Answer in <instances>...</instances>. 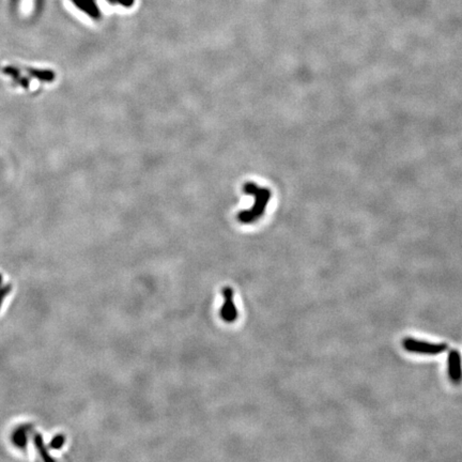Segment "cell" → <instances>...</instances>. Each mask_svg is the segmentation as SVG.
I'll use <instances>...</instances> for the list:
<instances>
[{"mask_svg": "<svg viewBox=\"0 0 462 462\" xmlns=\"http://www.w3.org/2000/svg\"><path fill=\"white\" fill-rule=\"evenodd\" d=\"M243 192L248 195H252L255 198V202L252 209L238 213V220L243 224H252L264 215L270 198H271V192L266 188H259L257 184L252 182L245 183Z\"/></svg>", "mask_w": 462, "mask_h": 462, "instance_id": "6da1fadb", "label": "cell"}, {"mask_svg": "<svg viewBox=\"0 0 462 462\" xmlns=\"http://www.w3.org/2000/svg\"><path fill=\"white\" fill-rule=\"evenodd\" d=\"M402 344L408 352L424 354V356H438L448 350V346L445 344H431L414 340V338H406Z\"/></svg>", "mask_w": 462, "mask_h": 462, "instance_id": "7a4b0ae2", "label": "cell"}, {"mask_svg": "<svg viewBox=\"0 0 462 462\" xmlns=\"http://www.w3.org/2000/svg\"><path fill=\"white\" fill-rule=\"evenodd\" d=\"M222 296L225 298V303L220 308V318L225 322H234L238 318V310L234 302V290L226 287L222 290Z\"/></svg>", "mask_w": 462, "mask_h": 462, "instance_id": "3957f363", "label": "cell"}, {"mask_svg": "<svg viewBox=\"0 0 462 462\" xmlns=\"http://www.w3.org/2000/svg\"><path fill=\"white\" fill-rule=\"evenodd\" d=\"M448 376L452 383L459 384L462 381V358L457 350L450 351Z\"/></svg>", "mask_w": 462, "mask_h": 462, "instance_id": "277c9868", "label": "cell"}, {"mask_svg": "<svg viewBox=\"0 0 462 462\" xmlns=\"http://www.w3.org/2000/svg\"><path fill=\"white\" fill-rule=\"evenodd\" d=\"M76 8L86 14H88L91 18L100 20L101 18V12L98 10L94 0H71Z\"/></svg>", "mask_w": 462, "mask_h": 462, "instance_id": "5b68a950", "label": "cell"}, {"mask_svg": "<svg viewBox=\"0 0 462 462\" xmlns=\"http://www.w3.org/2000/svg\"><path fill=\"white\" fill-rule=\"evenodd\" d=\"M30 430V426L22 425L14 430L12 434V441L16 448L24 450L27 448L28 442V431Z\"/></svg>", "mask_w": 462, "mask_h": 462, "instance_id": "8992f818", "label": "cell"}, {"mask_svg": "<svg viewBox=\"0 0 462 462\" xmlns=\"http://www.w3.org/2000/svg\"><path fill=\"white\" fill-rule=\"evenodd\" d=\"M34 445H36V448L38 454H40L41 458H42L44 461H48V462L55 461V459L52 458V457L50 456L48 450V448H46V445H45V443H44L43 436H42L40 434H36L34 436Z\"/></svg>", "mask_w": 462, "mask_h": 462, "instance_id": "52a82bcc", "label": "cell"}, {"mask_svg": "<svg viewBox=\"0 0 462 462\" xmlns=\"http://www.w3.org/2000/svg\"><path fill=\"white\" fill-rule=\"evenodd\" d=\"M64 443H66V436L62 434H59L55 436L52 438V441L50 442L48 446H50V448H52V450H58L60 448H62V446L64 445Z\"/></svg>", "mask_w": 462, "mask_h": 462, "instance_id": "ba28073f", "label": "cell"}, {"mask_svg": "<svg viewBox=\"0 0 462 462\" xmlns=\"http://www.w3.org/2000/svg\"><path fill=\"white\" fill-rule=\"evenodd\" d=\"M12 290V284H6V286L2 287V288H0V307H2V303H4V298L8 296V294H10V292Z\"/></svg>", "mask_w": 462, "mask_h": 462, "instance_id": "9c48e42d", "label": "cell"}, {"mask_svg": "<svg viewBox=\"0 0 462 462\" xmlns=\"http://www.w3.org/2000/svg\"><path fill=\"white\" fill-rule=\"evenodd\" d=\"M107 2L114 4H121L123 6H132L134 0H107Z\"/></svg>", "mask_w": 462, "mask_h": 462, "instance_id": "30bf717a", "label": "cell"}, {"mask_svg": "<svg viewBox=\"0 0 462 462\" xmlns=\"http://www.w3.org/2000/svg\"><path fill=\"white\" fill-rule=\"evenodd\" d=\"M2 280H4V277H2V274L0 273V286H2Z\"/></svg>", "mask_w": 462, "mask_h": 462, "instance_id": "8fae6325", "label": "cell"}]
</instances>
